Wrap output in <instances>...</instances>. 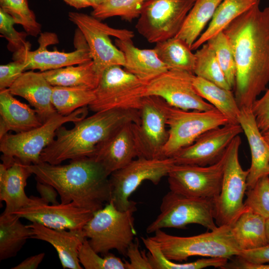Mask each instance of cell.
<instances>
[{
    "mask_svg": "<svg viewBox=\"0 0 269 269\" xmlns=\"http://www.w3.org/2000/svg\"><path fill=\"white\" fill-rule=\"evenodd\" d=\"M194 75L185 71L168 70L146 83L144 97H158L170 106L183 110L216 109L195 90L193 84Z\"/></svg>",
    "mask_w": 269,
    "mask_h": 269,
    "instance_id": "9a60e30c",
    "label": "cell"
},
{
    "mask_svg": "<svg viewBox=\"0 0 269 269\" xmlns=\"http://www.w3.org/2000/svg\"><path fill=\"white\" fill-rule=\"evenodd\" d=\"M146 84L122 66L109 67L94 89L95 98L89 108L94 113L111 109L139 111Z\"/></svg>",
    "mask_w": 269,
    "mask_h": 269,
    "instance_id": "ba28073f",
    "label": "cell"
},
{
    "mask_svg": "<svg viewBox=\"0 0 269 269\" xmlns=\"http://www.w3.org/2000/svg\"><path fill=\"white\" fill-rule=\"evenodd\" d=\"M268 86L264 95L254 102L251 108L262 133L269 129V84Z\"/></svg>",
    "mask_w": 269,
    "mask_h": 269,
    "instance_id": "7bdbcfd3",
    "label": "cell"
},
{
    "mask_svg": "<svg viewBox=\"0 0 269 269\" xmlns=\"http://www.w3.org/2000/svg\"><path fill=\"white\" fill-rule=\"evenodd\" d=\"M0 6L12 17L16 24L23 27L28 35L36 37L40 34L41 25L29 8L27 0H0Z\"/></svg>",
    "mask_w": 269,
    "mask_h": 269,
    "instance_id": "74e56055",
    "label": "cell"
},
{
    "mask_svg": "<svg viewBox=\"0 0 269 269\" xmlns=\"http://www.w3.org/2000/svg\"><path fill=\"white\" fill-rule=\"evenodd\" d=\"M147 0H107L93 8L91 15L102 20L113 16L131 22L139 16L142 6Z\"/></svg>",
    "mask_w": 269,
    "mask_h": 269,
    "instance_id": "8d00e7d4",
    "label": "cell"
},
{
    "mask_svg": "<svg viewBox=\"0 0 269 269\" xmlns=\"http://www.w3.org/2000/svg\"><path fill=\"white\" fill-rule=\"evenodd\" d=\"M244 206L260 215L269 218V175L260 178L254 186L246 192Z\"/></svg>",
    "mask_w": 269,
    "mask_h": 269,
    "instance_id": "60d3db41",
    "label": "cell"
},
{
    "mask_svg": "<svg viewBox=\"0 0 269 269\" xmlns=\"http://www.w3.org/2000/svg\"><path fill=\"white\" fill-rule=\"evenodd\" d=\"M194 74L225 89L232 90L219 64L213 48L206 42L196 50Z\"/></svg>",
    "mask_w": 269,
    "mask_h": 269,
    "instance_id": "d590c367",
    "label": "cell"
},
{
    "mask_svg": "<svg viewBox=\"0 0 269 269\" xmlns=\"http://www.w3.org/2000/svg\"><path fill=\"white\" fill-rule=\"evenodd\" d=\"M266 229L267 238L269 244V218L267 219L266 221Z\"/></svg>",
    "mask_w": 269,
    "mask_h": 269,
    "instance_id": "f5cc1de1",
    "label": "cell"
},
{
    "mask_svg": "<svg viewBox=\"0 0 269 269\" xmlns=\"http://www.w3.org/2000/svg\"><path fill=\"white\" fill-rule=\"evenodd\" d=\"M250 148L251 163L247 177V189L252 188L261 177L269 175V144L259 129L249 108H242L238 120Z\"/></svg>",
    "mask_w": 269,
    "mask_h": 269,
    "instance_id": "cb8c5ba5",
    "label": "cell"
},
{
    "mask_svg": "<svg viewBox=\"0 0 269 269\" xmlns=\"http://www.w3.org/2000/svg\"><path fill=\"white\" fill-rule=\"evenodd\" d=\"M223 0H196L175 37L184 40L190 47L202 33Z\"/></svg>",
    "mask_w": 269,
    "mask_h": 269,
    "instance_id": "d6a6232c",
    "label": "cell"
},
{
    "mask_svg": "<svg viewBox=\"0 0 269 269\" xmlns=\"http://www.w3.org/2000/svg\"><path fill=\"white\" fill-rule=\"evenodd\" d=\"M15 24L12 17L0 8V33L7 40L9 50L15 52L22 49H30V43L26 40L27 33L16 30Z\"/></svg>",
    "mask_w": 269,
    "mask_h": 269,
    "instance_id": "b9f144b4",
    "label": "cell"
},
{
    "mask_svg": "<svg viewBox=\"0 0 269 269\" xmlns=\"http://www.w3.org/2000/svg\"><path fill=\"white\" fill-rule=\"evenodd\" d=\"M261 0H223L216 8L207 28L193 44L196 50L208 40L225 29L236 18Z\"/></svg>",
    "mask_w": 269,
    "mask_h": 269,
    "instance_id": "83f0119b",
    "label": "cell"
},
{
    "mask_svg": "<svg viewBox=\"0 0 269 269\" xmlns=\"http://www.w3.org/2000/svg\"><path fill=\"white\" fill-rule=\"evenodd\" d=\"M26 70L24 64L13 60L0 65V90L8 89Z\"/></svg>",
    "mask_w": 269,
    "mask_h": 269,
    "instance_id": "ee69618b",
    "label": "cell"
},
{
    "mask_svg": "<svg viewBox=\"0 0 269 269\" xmlns=\"http://www.w3.org/2000/svg\"><path fill=\"white\" fill-rule=\"evenodd\" d=\"M68 16L85 39L95 70L101 77L104 70L109 67H124V55L112 43L110 36L119 39H132L134 36L133 31L112 28L92 15L84 13L70 12Z\"/></svg>",
    "mask_w": 269,
    "mask_h": 269,
    "instance_id": "9c48e42d",
    "label": "cell"
},
{
    "mask_svg": "<svg viewBox=\"0 0 269 269\" xmlns=\"http://www.w3.org/2000/svg\"><path fill=\"white\" fill-rule=\"evenodd\" d=\"M94 212L73 202L49 204L40 203L22 208L12 214L31 222L56 230H82Z\"/></svg>",
    "mask_w": 269,
    "mask_h": 269,
    "instance_id": "d6986e66",
    "label": "cell"
},
{
    "mask_svg": "<svg viewBox=\"0 0 269 269\" xmlns=\"http://www.w3.org/2000/svg\"><path fill=\"white\" fill-rule=\"evenodd\" d=\"M136 123L129 122L116 131L97 150L94 158L111 174L139 157L135 134Z\"/></svg>",
    "mask_w": 269,
    "mask_h": 269,
    "instance_id": "ffe728a7",
    "label": "cell"
},
{
    "mask_svg": "<svg viewBox=\"0 0 269 269\" xmlns=\"http://www.w3.org/2000/svg\"><path fill=\"white\" fill-rule=\"evenodd\" d=\"M88 112V107H84L67 116L57 113L39 127L15 134H6L0 138L1 160H15L25 165L41 162V154L54 140L57 130L65 123L85 118Z\"/></svg>",
    "mask_w": 269,
    "mask_h": 269,
    "instance_id": "8992f818",
    "label": "cell"
},
{
    "mask_svg": "<svg viewBox=\"0 0 269 269\" xmlns=\"http://www.w3.org/2000/svg\"><path fill=\"white\" fill-rule=\"evenodd\" d=\"M139 111L140 122L134 126L138 157L163 158L162 151L168 134L161 99L154 96L144 97Z\"/></svg>",
    "mask_w": 269,
    "mask_h": 269,
    "instance_id": "e0dca14e",
    "label": "cell"
},
{
    "mask_svg": "<svg viewBox=\"0 0 269 269\" xmlns=\"http://www.w3.org/2000/svg\"><path fill=\"white\" fill-rule=\"evenodd\" d=\"M36 181L54 187L61 203H74L93 212L111 201L110 174L94 158L71 160L65 165L41 162L27 165Z\"/></svg>",
    "mask_w": 269,
    "mask_h": 269,
    "instance_id": "7a4b0ae2",
    "label": "cell"
},
{
    "mask_svg": "<svg viewBox=\"0 0 269 269\" xmlns=\"http://www.w3.org/2000/svg\"><path fill=\"white\" fill-rule=\"evenodd\" d=\"M266 219L245 207L234 224L231 231L241 252L259 248L269 244L266 235Z\"/></svg>",
    "mask_w": 269,
    "mask_h": 269,
    "instance_id": "4316f807",
    "label": "cell"
},
{
    "mask_svg": "<svg viewBox=\"0 0 269 269\" xmlns=\"http://www.w3.org/2000/svg\"><path fill=\"white\" fill-rule=\"evenodd\" d=\"M115 44L124 55V69L146 83L168 70L154 48L136 47L132 39L116 38Z\"/></svg>",
    "mask_w": 269,
    "mask_h": 269,
    "instance_id": "484cf974",
    "label": "cell"
},
{
    "mask_svg": "<svg viewBox=\"0 0 269 269\" xmlns=\"http://www.w3.org/2000/svg\"><path fill=\"white\" fill-rule=\"evenodd\" d=\"M262 134L265 139L267 142V143L269 144V129L265 131V132L263 133Z\"/></svg>",
    "mask_w": 269,
    "mask_h": 269,
    "instance_id": "db71d44e",
    "label": "cell"
},
{
    "mask_svg": "<svg viewBox=\"0 0 269 269\" xmlns=\"http://www.w3.org/2000/svg\"><path fill=\"white\" fill-rule=\"evenodd\" d=\"M155 44L154 49L168 70H182L193 73L195 54L184 40L175 36Z\"/></svg>",
    "mask_w": 269,
    "mask_h": 269,
    "instance_id": "1f68e13d",
    "label": "cell"
},
{
    "mask_svg": "<svg viewBox=\"0 0 269 269\" xmlns=\"http://www.w3.org/2000/svg\"><path fill=\"white\" fill-rule=\"evenodd\" d=\"M207 42L214 50L226 80L233 89L235 83L236 67L233 49L228 37L222 31Z\"/></svg>",
    "mask_w": 269,
    "mask_h": 269,
    "instance_id": "f35d334b",
    "label": "cell"
},
{
    "mask_svg": "<svg viewBox=\"0 0 269 269\" xmlns=\"http://www.w3.org/2000/svg\"><path fill=\"white\" fill-rule=\"evenodd\" d=\"M146 248L152 269H201L208 267L222 268L226 260L221 258L199 259L187 263H176L168 260L163 253L159 244L151 237H141Z\"/></svg>",
    "mask_w": 269,
    "mask_h": 269,
    "instance_id": "836d02e7",
    "label": "cell"
},
{
    "mask_svg": "<svg viewBox=\"0 0 269 269\" xmlns=\"http://www.w3.org/2000/svg\"><path fill=\"white\" fill-rule=\"evenodd\" d=\"M241 139L236 136L226 149L220 194L215 201V221L217 226H232L243 211V199L247 190L248 169L244 170L239 159Z\"/></svg>",
    "mask_w": 269,
    "mask_h": 269,
    "instance_id": "7c38bea8",
    "label": "cell"
},
{
    "mask_svg": "<svg viewBox=\"0 0 269 269\" xmlns=\"http://www.w3.org/2000/svg\"><path fill=\"white\" fill-rule=\"evenodd\" d=\"M31 174L27 165L17 160L7 166L0 164V200L5 203L4 213L11 214L34 204L46 203L41 197L26 195L25 187Z\"/></svg>",
    "mask_w": 269,
    "mask_h": 269,
    "instance_id": "44dd1931",
    "label": "cell"
},
{
    "mask_svg": "<svg viewBox=\"0 0 269 269\" xmlns=\"http://www.w3.org/2000/svg\"><path fill=\"white\" fill-rule=\"evenodd\" d=\"M138 240H135L129 246L127 253L130 262L127 263V269H152L147 255L139 249Z\"/></svg>",
    "mask_w": 269,
    "mask_h": 269,
    "instance_id": "f6af8a7d",
    "label": "cell"
},
{
    "mask_svg": "<svg viewBox=\"0 0 269 269\" xmlns=\"http://www.w3.org/2000/svg\"><path fill=\"white\" fill-rule=\"evenodd\" d=\"M134 207L120 211L111 201L94 213L82 230L93 250L104 255L116 250L126 256L127 249L136 232L134 226Z\"/></svg>",
    "mask_w": 269,
    "mask_h": 269,
    "instance_id": "5b68a950",
    "label": "cell"
},
{
    "mask_svg": "<svg viewBox=\"0 0 269 269\" xmlns=\"http://www.w3.org/2000/svg\"><path fill=\"white\" fill-rule=\"evenodd\" d=\"M86 238L81 246L78 254L80 264L86 269H127V261L109 253L103 257L98 255Z\"/></svg>",
    "mask_w": 269,
    "mask_h": 269,
    "instance_id": "ab89813d",
    "label": "cell"
},
{
    "mask_svg": "<svg viewBox=\"0 0 269 269\" xmlns=\"http://www.w3.org/2000/svg\"><path fill=\"white\" fill-rule=\"evenodd\" d=\"M76 38V49L70 52L47 49L49 45L58 42L57 35L53 33H40L37 49H22L13 52V60L23 62L27 70H39L41 72L56 69L72 65H77L92 61L88 45L80 31Z\"/></svg>",
    "mask_w": 269,
    "mask_h": 269,
    "instance_id": "2e32d148",
    "label": "cell"
},
{
    "mask_svg": "<svg viewBox=\"0 0 269 269\" xmlns=\"http://www.w3.org/2000/svg\"><path fill=\"white\" fill-rule=\"evenodd\" d=\"M129 122L140 124V111H100L74 122V126L70 129L62 126L52 142L42 152L41 162L57 165L68 159L94 158L101 145L120 127Z\"/></svg>",
    "mask_w": 269,
    "mask_h": 269,
    "instance_id": "3957f363",
    "label": "cell"
},
{
    "mask_svg": "<svg viewBox=\"0 0 269 269\" xmlns=\"http://www.w3.org/2000/svg\"><path fill=\"white\" fill-rule=\"evenodd\" d=\"M94 89L83 87L53 86L51 101L57 113L67 116L88 106L95 99Z\"/></svg>",
    "mask_w": 269,
    "mask_h": 269,
    "instance_id": "e575fe53",
    "label": "cell"
},
{
    "mask_svg": "<svg viewBox=\"0 0 269 269\" xmlns=\"http://www.w3.org/2000/svg\"><path fill=\"white\" fill-rule=\"evenodd\" d=\"M14 214L0 216V261L15 257L33 233L28 225L23 224Z\"/></svg>",
    "mask_w": 269,
    "mask_h": 269,
    "instance_id": "f1b7e54d",
    "label": "cell"
},
{
    "mask_svg": "<svg viewBox=\"0 0 269 269\" xmlns=\"http://www.w3.org/2000/svg\"><path fill=\"white\" fill-rule=\"evenodd\" d=\"M43 123L35 110L15 98L8 89L0 90V138L10 131L26 132Z\"/></svg>",
    "mask_w": 269,
    "mask_h": 269,
    "instance_id": "d4e9b609",
    "label": "cell"
},
{
    "mask_svg": "<svg viewBox=\"0 0 269 269\" xmlns=\"http://www.w3.org/2000/svg\"><path fill=\"white\" fill-rule=\"evenodd\" d=\"M237 256L253 263L268 264L269 244L259 248L241 251Z\"/></svg>",
    "mask_w": 269,
    "mask_h": 269,
    "instance_id": "bcb514c9",
    "label": "cell"
},
{
    "mask_svg": "<svg viewBox=\"0 0 269 269\" xmlns=\"http://www.w3.org/2000/svg\"><path fill=\"white\" fill-rule=\"evenodd\" d=\"M239 123H229L210 130L173 157L177 164L207 166L218 162L232 140L243 133Z\"/></svg>",
    "mask_w": 269,
    "mask_h": 269,
    "instance_id": "ac0fdd59",
    "label": "cell"
},
{
    "mask_svg": "<svg viewBox=\"0 0 269 269\" xmlns=\"http://www.w3.org/2000/svg\"><path fill=\"white\" fill-rule=\"evenodd\" d=\"M151 238L159 244L164 256L172 261H186L193 256L230 260L241 252L231 226H218L214 230L190 237L173 236L159 229Z\"/></svg>",
    "mask_w": 269,
    "mask_h": 269,
    "instance_id": "277c9868",
    "label": "cell"
},
{
    "mask_svg": "<svg viewBox=\"0 0 269 269\" xmlns=\"http://www.w3.org/2000/svg\"><path fill=\"white\" fill-rule=\"evenodd\" d=\"M70 6L76 9H80L88 7H92V4L90 0H63Z\"/></svg>",
    "mask_w": 269,
    "mask_h": 269,
    "instance_id": "f907efd6",
    "label": "cell"
},
{
    "mask_svg": "<svg viewBox=\"0 0 269 269\" xmlns=\"http://www.w3.org/2000/svg\"><path fill=\"white\" fill-rule=\"evenodd\" d=\"M234 260L228 262L223 269H269V263L257 264L246 261L236 256Z\"/></svg>",
    "mask_w": 269,
    "mask_h": 269,
    "instance_id": "c3c4849f",
    "label": "cell"
},
{
    "mask_svg": "<svg viewBox=\"0 0 269 269\" xmlns=\"http://www.w3.org/2000/svg\"><path fill=\"white\" fill-rule=\"evenodd\" d=\"M107 0H90L92 4V8H95L98 6L101 5Z\"/></svg>",
    "mask_w": 269,
    "mask_h": 269,
    "instance_id": "816d5d0a",
    "label": "cell"
},
{
    "mask_svg": "<svg viewBox=\"0 0 269 269\" xmlns=\"http://www.w3.org/2000/svg\"><path fill=\"white\" fill-rule=\"evenodd\" d=\"M53 86L83 87L95 89L101 76L89 62L41 72Z\"/></svg>",
    "mask_w": 269,
    "mask_h": 269,
    "instance_id": "f546056e",
    "label": "cell"
},
{
    "mask_svg": "<svg viewBox=\"0 0 269 269\" xmlns=\"http://www.w3.org/2000/svg\"><path fill=\"white\" fill-rule=\"evenodd\" d=\"M36 189L40 197L47 204H58V192L51 185L37 181Z\"/></svg>",
    "mask_w": 269,
    "mask_h": 269,
    "instance_id": "7dc6e473",
    "label": "cell"
},
{
    "mask_svg": "<svg viewBox=\"0 0 269 269\" xmlns=\"http://www.w3.org/2000/svg\"><path fill=\"white\" fill-rule=\"evenodd\" d=\"M226 152L218 162L207 166L175 164L167 175L170 191L215 201L221 189Z\"/></svg>",
    "mask_w": 269,
    "mask_h": 269,
    "instance_id": "5bb4252c",
    "label": "cell"
},
{
    "mask_svg": "<svg viewBox=\"0 0 269 269\" xmlns=\"http://www.w3.org/2000/svg\"><path fill=\"white\" fill-rule=\"evenodd\" d=\"M223 31L235 57L236 101L240 109L252 108L269 84V6L262 9L257 2Z\"/></svg>",
    "mask_w": 269,
    "mask_h": 269,
    "instance_id": "6da1fadb",
    "label": "cell"
},
{
    "mask_svg": "<svg viewBox=\"0 0 269 269\" xmlns=\"http://www.w3.org/2000/svg\"><path fill=\"white\" fill-rule=\"evenodd\" d=\"M166 118L168 136L162 157H173L180 149L192 143L205 132L231 123L216 109L209 111H186L168 105L161 99Z\"/></svg>",
    "mask_w": 269,
    "mask_h": 269,
    "instance_id": "52a82bcc",
    "label": "cell"
},
{
    "mask_svg": "<svg viewBox=\"0 0 269 269\" xmlns=\"http://www.w3.org/2000/svg\"><path fill=\"white\" fill-rule=\"evenodd\" d=\"M45 256L44 253L30 256L22 261L12 269H36L43 261Z\"/></svg>",
    "mask_w": 269,
    "mask_h": 269,
    "instance_id": "681fc988",
    "label": "cell"
},
{
    "mask_svg": "<svg viewBox=\"0 0 269 269\" xmlns=\"http://www.w3.org/2000/svg\"><path fill=\"white\" fill-rule=\"evenodd\" d=\"M33 235L31 239L45 241L56 251L63 269H81L78 254L86 238L83 230H56L40 224L31 222L28 225Z\"/></svg>",
    "mask_w": 269,
    "mask_h": 269,
    "instance_id": "603a6c76",
    "label": "cell"
},
{
    "mask_svg": "<svg viewBox=\"0 0 269 269\" xmlns=\"http://www.w3.org/2000/svg\"><path fill=\"white\" fill-rule=\"evenodd\" d=\"M53 88L41 72L30 70L24 72L8 90L25 99L44 123L57 113L51 101Z\"/></svg>",
    "mask_w": 269,
    "mask_h": 269,
    "instance_id": "7402d4cb",
    "label": "cell"
},
{
    "mask_svg": "<svg viewBox=\"0 0 269 269\" xmlns=\"http://www.w3.org/2000/svg\"><path fill=\"white\" fill-rule=\"evenodd\" d=\"M193 84L199 95L227 117L231 123H238L241 109L232 90L195 75Z\"/></svg>",
    "mask_w": 269,
    "mask_h": 269,
    "instance_id": "4dcf8cb0",
    "label": "cell"
},
{
    "mask_svg": "<svg viewBox=\"0 0 269 269\" xmlns=\"http://www.w3.org/2000/svg\"><path fill=\"white\" fill-rule=\"evenodd\" d=\"M196 0H147L135 24L148 42L156 43L175 37Z\"/></svg>",
    "mask_w": 269,
    "mask_h": 269,
    "instance_id": "4fadbf2b",
    "label": "cell"
},
{
    "mask_svg": "<svg viewBox=\"0 0 269 269\" xmlns=\"http://www.w3.org/2000/svg\"><path fill=\"white\" fill-rule=\"evenodd\" d=\"M176 164L173 157L147 158L137 157L124 167L112 172L109 177L111 201L120 211L135 207L136 202L129 198L145 180L157 185Z\"/></svg>",
    "mask_w": 269,
    "mask_h": 269,
    "instance_id": "30bf717a",
    "label": "cell"
},
{
    "mask_svg": "<svg viewBox=\"0 0 269 269\" xmlns=\"http://www.w3.org/2000/svg\"><path fill=\"white\" fill-rule=\"evenodd\" d=\"M160 211L146 228V233L163 228H183L191 224L200 225L210 231L218 228L214 200L187 197L170 191L163 197Z\"/></svg>",
    "mask_w": 269,
    "mask_h": 269,
    "instance_id": "8fae6325",
    "label": "cell"
}]
</instances>
